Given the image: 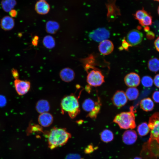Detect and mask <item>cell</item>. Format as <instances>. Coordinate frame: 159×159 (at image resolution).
<instances>
[{
	"label": "cell",
	"mask_w": 159,
	"mask_h": 159,
	"mask_svg": "<svg viewBox=\"0 0 159 159\" xmlns=\"http://www.w3.org/2000/svg\"><path fill=\"white\" fill-rule=\"evenodd\" d=\"M154 0L156 1H159V0Z\"/></svg>",
	"instance_id": "44"
},
{
	"label": "cell",
	"mask_w": 159,
	"mask_h": 159,
	"mask_svg": "<svg viewBox=\"0 0 159 159\" xmlns=\"http://www.w3.org/2000/svg\"><path fill=\"white\" fill-rule=\"evenodd\" d=\"M87 81L90 86L98 87L105 82L104 77L101 71L97 68L92 69L87 72Z\"/></svg>",
	"instance_id": "4"
},
{
	"label": "cell",
	"mask_w": 159,
	"mask_h": 159,
	"mask_svg": "<svg viewBox=\"0 0 159 159\" xmlns=\"http://www.w3.org/2000/svg\"><path fill=\"white\" fill-rule=\"evenodd\" d=\"M137 135L136 132L130 130L125 131L122 136L123 142L126 144L130 145L134 144L136 141Z\"/></svg>",
	"instance_id": "13"
},
{
	"label": "cell",
	"mask_w": 159,
	"mask_h": 159,
	"mask_svg": "<svg viewBox=\"0 0 159 159\" xmlns=\"http://www.w3.org/2000/svg\"><path fill=\"white\" fill-rule=\"evenodd\" d=\"M97 103V101L95 102L91 99L87 98L83 102L82 107L85 111L90 112L94 109Z\"/></svg>",
	"instance_id": "19"
},
{
	"label": "cell",
	"mask_w": 159,
	"mask_h": 159,
	"mask_svg": "<svg viewBox=\"0 0 159 159\" xmlns=\"http://www.w3.org/2000/svg\"><path fill=\"white\" fill-rule=\"evenodd\" d=\"M71 137V134L64 128L54 127L48 134V142L49 147L53 149L66 143Z\"/></svg>",
	"instance_id": "1"
},
{
	"label": "cell",
	"mask_w": 159,
	"mask_h": 159,
	"mask_svg": "<svg viewBox=\"0 0 159 159\" xmlns=\"http://www.w3.org/2000/svg\"><path fill=\"white\" fill-rule=\"evenodd\" d=\"M65 159H81V158L79 154H70L67 155Z\"/></svg>",
	"instance_id": "32"
},
{
	"label": "cell",
	"mask_w": 159,
	"mask_h": 159,
	"mask_svg": "<svg viewBox=\"0 0 159 159\" xmlns=\"http://www.w3.org/2000/svg\"><path fill=\"white\" fill-rule=\"evenodd\" d=\"M110 32L106 29L99 28L90 32L89 37L92 40L97 42H100L107 39L110 36Z\"/></svg>",
	"instance_id": "6"
},
{
	"label": "cell",
	"mask_w": 159,
	"mask_h": 159,
	"mask_svg": "<svg viewBox=\"0 0 159 159\" xmlns=\"http://www.w3.org/2000/svg\"><path fill=\"white\" fill-rule=\"evenodd\" d=\"M111 100L115 106L120 108L126 104L127 99L125 93L123 91L117 90L114 94Z\"/></svg>",
	"instance_id": "9"
},
{
	"label": "cell",
	"mask_w": 159,
	"mask_h": 159,
	"mask_svg": "<svg viewBox=\"0 0 159 159\" xmlns=\"http://www.w3.org/2000/svg\"><path fill=\"white\" fill-rule=\"evenodd\" d=\"M154 45L156 50L159 52V37L155 40Z\"/></svg>",
	"instance_id": "40"
},
{
	"label": "cell",
	"mask_w": 159,
	"mask_h": 159,
	"mask_svg": "<svg viewBox=\"0 0 159 159\" xmlns=\"http://www.w3.org/2000/svg\"><path fill=\"white\" fill-rule=\"evenodd\" d=\"M158 15H159V6H158Z\"/></svg>",
	"instance_id": "43"
},
{
	"label": "cell",
	"mask_w": 159,
	"mask_h": 159,
	"mask_svg": "<svg viewBox=\"0 0 159 159\" xmlns=\"http://www.w3.org/2000/svg\"><path fill=\"white\" fill-rule=\"evenodd\" d=\"M6 103V100L3 95H0V107H4Z\"/></svg>",
	"instance_id": "34"
},
{
	"label": "cell",
	"mask_w": 159,
	"mask_h": 159,
	"mask_svg": "<svg viewBox=\"0 0 159 159\" xmlns=\"http://www.w3.org/2000/svg\"><path fill=\"white\" fill-rule=\"evenodd\" d=\"M153 81L155 86L159 88V74L155 76Z\"/></svg>",
	"instance_id": "35"
},
{
	"label": "cell",
	"mask_w": 159,
	"mask_h": 159,
	"mask_svg": "<svg viewBox=\"0 0 159 159\" xmlns=\"http://www.w3.org/2000/svg\"><path fill=\"white\" fill-rule=\"evenodd\" d=\"M94 149L92 145H90L85 149V152L87 153H89L93 152Z\"/></svg>",
	"instance_id": "36"
},
{
	"label": "cell",
	"mask_w": 159,
	"mask_h": 159,
	"mask_svg": "<svg viewBox=\"0 0 159 159\" xmlns=\"http://www.w3.org/2000/svg\"><path fill=\"white\" fill-rule=\"evenodd\" d=\"M0 25L1 28L5 31L11 30L14 26V19L10 16H6L1 19Z\"/></svg>",
	"instance_id": "15"
},
{
	"label": "cell",
	"mask_w": 159,
	"mask_h": 159,
	"mask_svg": "<svg viewBox=\"0 0 159 159\" xmlns=\"http://www.w3.org/2000/svg\"><path fill=\"white\" fill-rule=\"evenodd\" d=\"M61 79L66 82H70L74 79L75 74L74 71L69 67H66L62 69L59 73Z\"/></svg>",
	"instance_id": "14"
},
{
	"label": "cell",
	"mask_w": 159,
	"mask_h": 159,
	"mask_svg": "<svg viewBox=\"0 0 159 159\" xmlns=\"http://www.w3.org/2000/svg\"><path fill=\"white\" fill-rule=\"evenodd\" d=\"M59 25L55 21H49L46 24V28L47 32L50 34H54L58 30Z\"/></svg>",
	"instance_id": "23"
},
{
	"label": "cell",
	"mask_w": 159,
	"mask_h": 159,
	"mask_svg": "<svg viewBox=\"0 0 159 159\" xmlns=\"http://www.w3.org/2000/svg\"><path fill=\"white\" fill-rule=\"evenodd\" d=\"M101 140L105 143H108L112 141L114 138L113 132L108 129H105L100 133Z\"/></svg>",
	"instance_id": "22"
},
{
	"label": "cell",
	"mask_w": 159,
	"mask_h": 159,
	"mask_svg": "<svg viewBox=\"0 0 159 159\" xmlns=\"http://www.w3.org/2000/svg\"><path fill=\"white\" fill-rule=\"evenodd\" d=\"M50 105L47 100L41 99L36 103L35 109L37 112L39 114L48 112L50 109Z\"/></svg>",
	"instance_id": "16"
},
{
	"label": "cell",
	"mask_w": 159,
	"mask_h": 159,
	"mask_svg": "<svg viewBox=\"0 0 159 159\" xmlns=\"http://www.w3.org/2000/svg\"><path fill=\"white\" fill-rule=\"evenodd\" d=\"M148 13L143 9L139 10L134 14L135 18L139 21H141Z\"/></svg>",
	"instance_id": "30"
},
{
	"label": "cell",
	"mask_w": 159,
	"mask_h": 159,
	"mask_svg": "<svg viewBox=\"0 0 159 159\" xmlns=\"http://www.w3.org/2000/svg\"><path fill=\"white\" fill-rule=\"evenodd\" d=\"M154 106L153 101L149 97L143 99L140 102V108L144 111L146 112L152 110Z\"/></svg>",
	"instance_id": "18"
},
{
	"label": "cell",
	"mask_w": 159,
	"mask_h": 159,
	"mask_svg": "<svg viewBox=\"0 0 159 159\" xmlns=\"http://www.w3.org/2000/svg\"><path fill=\"white\" fill-rule=\"evenodd\" d=\"M131 46L127 42L125 39H123L121 47H120V50L125 49L126 50H128L129 47Z\"/></svg>",
	"instance_id": "31"
},
{
	"label": "cell",
	"mask_w": 159,
	"mask_h": 159,
	"mask_svg": "<svg viewBox=\"0 0 159 159\" xmlns=\"http://www.w3.org/2000/svg\"><path fill=\"white\" fill-rule=\"evenodd\" d=\"M35 10L40 14H45L48 13L50 9L49 4L45 1H39L35 5Z\"/></svg>",
	"instance_id": "17"
},
{
	"label": "cell",
	"mask_w": 159,
	"mask_h": 159,
	"mask_svg": "<svg viewBox=\"0 0 159 159\" xmlns=\"http://www.w3.org/2000/svg\"><path fill=\"white\" fill-rule=\"evenodd\" d=\"M101 104L100 100L98 98L97 103L95 108L92 111L89 112L87 115V117H89L93 119H96L100 109Z\"/></svg>",
	"instance_id": "27"
},
{
	"label": "cell",
	"mask_w": 159,
	"mask_h": 159,
	"mask_svg": "<svg viewBox=\"0 0 159 159\" xmlns=\"http://www.w3.org/2000/svg\"><path fill=\"white\" fill-rule=\"evenodd\" d=\"M43 43L44 46L48 49L52 48L55 45L54 39L50 35H47L44 37L43 40Z\"/></svg>",
	"instance_id": "26"
},
{
	"label": "cell",
	"mask_w": 159,
	"mask_h": 159,
	"mask_svg": "<svg viewBox=\"0 0 159 159\" xmlns=\"http://www.w3.org/2000/svg\"><path fill=\"white\" fill-rule=\"evenodd\" d=\"M142 32L137 29H132L127 33L126 41L131 46H134L141 43L143 38Z\"/></svg>",
	"instance_id": "7"
},
{
	"label": "cell",
	"mask_w": 159,
	"mask_h": 159,
	"mask_svg": "<svg viewBox=\"0 0 159 159\" xmlns=\"http://www.w3.org/2000/svg\"><path fill=\"white\" fill-rule=\"evenodd\" d=\"M16 4V0H2L1 2L3 9L6 12H9L12 10Z\"/></svg>",
	"instance_id": "20"
},
{
	"label": "cell",
	"mask_w": 159,
	"mask_h": 159,
	"mask_svg": "<svg viewBox=\"0 0 159 159\" xmlns=\"http://www.w3.org/2000/svg\"><path fill=\"white\" fill-rule=\"evenodd\" d=\"M37 39H38V37H35L34 38L32 42V43L33 45H36V44H37Z\"/></svg>",
	"instance_id": "41"
},
{
	"label": "cell",
	"mask_w": 159,
	"mask_h": 159,
	"mask_svg": "<svg viewBox=\"0 0 159 159\" xmlns=\"http://www.w3.org/2000/svg\"><path fill=\"white\" fill-rule=\"evenodd\" d=\"M137 130L138 134L141 136H143L148 134L150 129L147 122H145L138 125Z\"/></svg>",
	"instance_id": "25"
},
{
	"label": "cell",
	"mask_w": 159,
	"mask_h": 159,
	"mask_svg": "<svg viewBox=\"0 0 159 159\" xmlns=\"http://www.w3.org/2000/svg\"><path fill=\"white\" fill-rule=\"evenodd\" d=\"M14 82L16 91L19 95H25L30 89L31 84L29 81L16 79Z\"/></svg>",
	"instance_id": "8"
},
{
	"label": "cell",
	"mask_w": 159,
	"mask_h": 159,
	"mask_svg": "<svg viewBox=\"0 0 159 159\" xmlns=\"http://www.w3.org/2000/svg\"><path fill=\"white\" fill-rule=\"evenodd\" d=\"M148 126L151 129L150 137L158 138L159 137V112H155L150 117Z\"/></svg>",
	"instance_id": "5"
},
{
	"label": "cell",
	"mask_w": 159,
	"mask_h": 159,
	"mask_svg": "<svg viewBox=\"0 0 159 159\" xmlns=\"http://www.w3.org/2000/svg\"><path fill=\"white\" fill-rule=\"evenodd\" d=\"M9 14L12 17H16L17 14V11L15 9H12L9 12Z\"/></svg>",
	"instance_id": "38"
},
{
	"label": "cell",
	"mask_w": 159,
	"mask_h": 159,
	"mask_svg": "<svg viewBox=\"0 0 159 159\" xmlns=\"http://www.w3.org/2000/svg\"><path fill=\"white\" fill-rule=\"evenodd\" d=\"M125 94L128 99L130 100H133L138 97L139 92L135 87H130L126 90Z\"/></svg>",
	"instance_id": "21"
},
{
	"label": "cell",
	"mask_w": 159,
	"mask_h": 159,
	"mask_svg": "<svg viewBox=\"0 0 159 159\" xmlns=\"http://www.w3.org/2000/svg\"><path fill=\"white\" fill-rule=\"evenodd\" d=\"M149 69L153 72H157L159 70V59L156 57L150 59L148 62Z\"/></svg>",
	"instance_id": "24"
},
{
	"label": "cell",
	"mask_w": 159,
	"mask_h": 159,
	"mask_svg": "<svg viewBox=\"0 0 159 159\" xmlns=\"http://www.w3.org/2000/svg\"><path fill=\"white\" fill-rule=\"evenodd\" d=\"M134 159H143L141 157H135Z\"/></svg>",
	"instance_id": "42"
},
{
	"label": "cell",
	"mask_w": 159,
	"mask_h": 159,
	"mask_svg": "<svg viewBox=\"0 0 159 159\" xmlns=\"http://www.w3.org/2000/svg\"><path fill=\"white\" fill-rule=\"evenodd\" d=\"M158 140H159V137L158 138Z\"/></svg>",
	"instance_id": "46"
},
{
	"label": "cell",
	"mask_w": 159,
	"mask_h": 159,
	"mask_svg": "<svg viewBox=\"0 0 159 159\" xmlns=\"http://www.w3.org/2000/svg\"><path fill=\"white\" fill-rule=\"evenodd\" d=\"M45 0H39V1H45Z\"/></svg>",
	"instance_id": "45"
},
{
	"label": "cell",
	"mask_w": 159,
	"mask_h": 159,
	"mask_svg": "<svg viewBox=\"0 0 159 159\" xmlns=\"http://www.w3.org/2000/svg\"><path fill=\"white\" fill-rule=\"evenodd\" d=\"M130 109V111L117 114L114 119L113 122L117 123L121 129H133L136 127L134 107L132 106Z\"/></svg>",
	"instance_id": "3"
},
{
	"label": "cell",
	"mask_w": 159,
	"mask_h": 159,
	"mask_svg": "<svg viewBox=\"0 0 159 159\" xmlns=\"http://www.w3.org/2000/svg\"><path fill=\"white\" fill-rule=\"evenodd\" d=\"M11 73L15 79H18L19 74L16 69L14 68L12 69L11 70Z\"/></svg>",
	"instance_id": "37"
},
{
	"label": "cell",
	"mask_w": 159,
	"mask_h": 159,
	"mask_svg": "<svg viewBox=\"0 0 159 159\" xmlns=\"http://www.w3.org/2000/svg\"><path fill=\"white\" fill-rule=\"evenodd\" d=\"M60 106L62 111L67 112L71 118H75L80 112L78 99L73 95L63 97L61 100Z\"/></svg>",
	"instance_id": "2"
},
{
	"label": "cell",
	"mask_w": 159,
	"mask_h": 159,
	"mask_svg": "<svg viewBox=\"0 0 159 159\" xmlns=\"http://www.w3.org/2000/svg\"><path fill=\"white\" fill-rule=\"evenodd\" d=\"M152 22V17L148 14L141 21H139L142 26H146L151 25Z\"/></svg>",
	"instance_id": "29"
},
{
	"label": "cell",
	"mask_w": 159,
	"mask_h": 159,
	"mask_svg": "<svg viewBox=\"0 0 159 159\" xmlns=\"http://www.w3.org/2000/svg\"><path fill=\"white\" fill-rule=\"evenodd\" d=\"M124 81L126 85L129 87H135L139 85L140 82L139 76L135 72H130L125 77Z\"/></svg>",
	"instance_id": "10"
},
{
	"label": "cell",
	"mask_w": 159,
	"mask_h": 159,
	"mask_svg": "<svg viewBox=\"0 0 159 159\" xmlns=\"http://www.w3.org/2000/svg\"><path fill=\"white\" fill-rule=\"evenodd\" d=\"M147 32L146 36L147 37L148 39H152L154 38L155 37V35L153 32H152L149 31Z\"/></svg>",
	"instance_id": "39"
},
{
	"label": "cell",
	"mask_w": 159,
	"mask_h": 159,
	"mask_svg": "<svg viewBox=\"0 0 159 159\" xmlns=\"http://www.w3.org/2000/svg\"><path fill=\"white\" fill-rule=\"evenodd\" d=\"M153 80L151 77L148 76H143L141 80V83L143 85L146 87H151L153 84Z\"/></svg>",
	"instance_id": "28"
},
{
	"label": "cell",
	"mask_w": 159,
	"mask_h": 159,
	"mask_svg": "<svg viewBox=\"0 0 159 159\" xmlns=\"http://www.w3.org/2000/svg\"><path fill=\"white\" fill-rule=\"evenodd\" d=\"M152 97L154 101L156 103H159V91L154 92L152 95Z\"/></svg>",
	"instance_id": "33"
},
{
	"label": "cell",
	"mask_w": 159,
	"mask_h": 159,
	"mask_svg": "<svg viewBox=\"0 0 159 159\" xmlns=\"http://www.w3.org/2000/svg\"><path fill=\"white\" fill-rule=\"evenodd\" d=\"M52 115L49 112L40 114L38 116V121L41 126L46 127L50 126L53 121Z\"/></svg>",
	"instance_id": "12"
},
{
	"label": "cell",
	"mask_w": 159,
	"mask_h": 159,
	"mask_svg": "<svg viewBox=\"0 0 159 159\" xmlns=\"http://www.w3.org/2000/svg\"><path fill=\"white\" fill-rule=\"evenodd\" d=\"M114 46L112 42L110 40L106 39L100 42L98 46L100 52L104 55L110 54L113 51Z\"/></svg>",
	"instance_id": "11"
}]
</instances>
